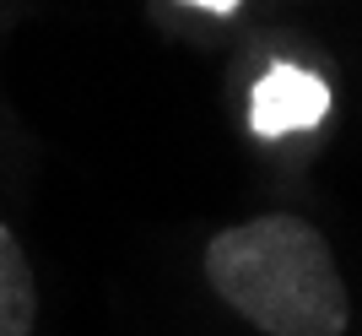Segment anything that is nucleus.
Returning a JSON list of instances; mask_svg holds the SVG:
<instances>
[{"mask_svg":"<svg viewBox=\"0 0 362 336\" xmlns=\"http://www.w3.org/2000/svg\"><path fill=\"white\" fill-rule=\"evenodd\" d=\"M216 298L265 336H346L351 304L335 255L314 223L265 212L233 223L206 250Z\"/></svg>","mask_w":362,"mask_h":336,"instance_id":"f257e3e1","label":"nucleus"},{"mask_svg":"<svg viewBox=\"0 0 362 336\" xmlns=\"http://www.w3.org/2000/svg\"><path fill=\"white\" fill-rule=\"evenodd\" d=\"M33 325H38V282L16 233L0 223V336H33Z\"/></svg>","mask_w":362,"mask_h":336,"instance_id":"7ed1b4c3","label":"nucleus"},{"mask_svg":"<svg viewBox=\"0 0 362 336\" xmlns=\"http://www.w3.org/2000/svg\"><path fill=\"white\" fill-rule=\"evenodd\" d=\"M189 6H200V11H216V16H227L238 0H189Z\"/></svg>","mask_w":362,"mask_h":336,"instance_id":"20e7f679","label":"nucleus"},{"mask_svg":"<svg viewBox=\"0 0 362 336\" xmlns=\"http://www.w3.org/2000/svg\"><path fill=\"white\" fill-rule=\"evenodd\" d=\"M330 114V87L314 71L298 65H271L255 87V130L259 136H287V130H314Z\"/></svg>","mask_w":362,"mask_h":336,"instance_id":"f03ea898","label":"nucleus"}]
</instances>
